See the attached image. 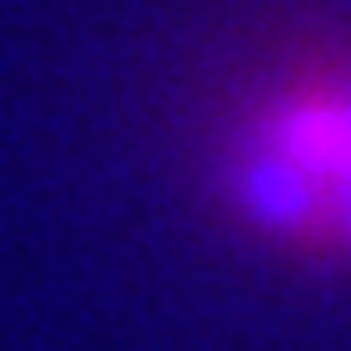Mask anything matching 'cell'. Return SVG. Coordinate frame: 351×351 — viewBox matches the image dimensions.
<instances>
[{"label": "cell", "instance_id": "1", "mask_svg": "<svg viewBox=\"0 0 351 351\" xmlns=\"http://www.w3.org/2000/svg\"><path fill=\"white\" fill-rule=\"evenodd\" d=\"M222 210L284 259L351 265V49L278 56L216 136Z\"/></svg>", "mask_w": 351, "mask_h": 351}]
</instances>
